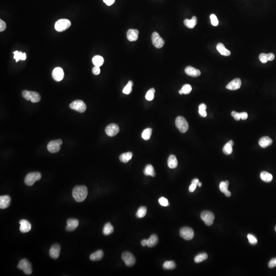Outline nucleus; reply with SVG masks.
Here are the masks:
<instances>
[{"label":"nucleus","mask_w":276,"mask_h":276,"mask_svg":"<svg viewBox=\"0 0 276 276\" xmlns=\"http://www.w3.org/2000/svg\"><path fill=\"white\" fill-rule=\"evenodd\" d=\"M88 191L85 186H77L75 187L72 191L73 197L77 202L84 201L87 197Z\"/></svg>","instance_id":"obj_1"},{"label":"nucleus","mask_w":276,"mask_h":276,"mask_svg":"<svg viewBox=\"0 0 276 276\" xmlns=\"http://www.w3.org/2000/svg\"><path fill=\"white\" fill-rule=\"evenodd\" d=\"M42 175L40 173L38 172L29 173L25 177V183L28 186H32L36 181L40 180Z\"/></svg>","instance_id":"obj_2"},{"label":"nucleus","mask_w":276,"mask_h":276,"mask_svg":"<svg viewBox=\"0 0 276 276\" xmlns=\"http://www.w3.org/2000/svg\"><path fill=\"white\" fill-rule=\"evenodd\" d=\"M22 95L26 100H30L32 103L39 102L40 100V95L37 92L25 90L22 92Z\"/></svg>","instance_id":"obj_3"},{"label":"nucleus","mask_w":276,"mask_h":276,"mask_svg":"<svg viewBox=\"0 0 276 276\" xmlns=\"http://www.w3.org/2000/svg\"><path fill=\"white\" fill-rule=\"evenodd\" d=\"M175 125L177 128L182 133L187 132L189 128V125L187 121L183 117L179 116L176 118Z\"/></svg>","instance_id":"obj_4"},{"label":"nucleus","mask_w":276,"mask_h":276,"mask_svg":"<svg viewBox=\"0 0 276 276\" xmlns=\"http://www.w3.org/2000/svg\"><path fill=\"white\" fill-rule=\"evenodd\" d=\"M70 107L72 110H74L79 112L80 113H83L86 111L87 109L86 104L82 100H75L72 102L70 104Z\"/></svg>","instance_id":"obj_5"},{"label":"nucleus","mask_w":276,"mask_h":276,"mask_svg":"<svg viewBox=\"0 0 276 276\" xmlns=\"http://www.w3.org/2000/svg\"><path fill=\"white\" fill-rule=\"evenodd\" d=\"M71 22L67 19H60L55 23V29L58 32H63L71 26Z\"/></svg>","instance_id":"obj_6"},{"label":"nucleus","mask_w":276,"mask_h":276,"mask_svg":"<svg viewBox=\"0 0 276 276\" xmlns=\"http://www.w3.org/2000/svg\"><path fill=\"white\" fill-rule=\"evenodd\" d=\"M18 268L23 271L26 274H30L32 273V269L30 263L26 259H24L19 261Z\"/></svg>","instance_id":"obj_7"},{"label":"nucleus","mask_w":276,"mask_h":276,"mask_svg":"<svg viewBox=\"0 0 276 276\" xmlns=\"http://www.w3.org/2000/svg\"><path fill=\"white\" fill-rule=\"evenodd\" d=\"M200 217L208 226H211L213 224L215 219L214 215L211 212L208 211L203 212L200 215Z\"/></svg>","instance_id":"obj_8"},{"label":"nucleus","mask_w":276,"mask_h":276,"mask_svg":"<svg viewBox=\"0 0 276 276\" xmlns=\"http://www.w3.org/2000/svg\"><path fill=\"white\" fill-rule=\"evenodd\" d=\"M179 235L181 237L186 240H190L193 239L194 236V231L191 228L189 227H183L181 228L179 231Z\"/></svg>","instance_id":"obj_9"},{"label":"nucleus","mask_w":276,"mask_h":276,"mask_svg":"<svg viewBox=\"0 0 276 276\" xmlns=\"http://www.w3.org/2000/svg\"><path fill=\"white\" fill-rule=\"evenodd\" d=\"M152 40L153 45L156 48H161L165 44L164 40L157 32H155L152 34Z\"/></svg>","instance_id":"obj_10"},{"label":"nucleus","mask_w":276,"mask_h":276,"mask_svg":"<svg viewBox=\"0 0 276 276\" xmlns=\"http://www.w3.org/2000/svg\"><path fill=\"white\" fill-rule=\"evenodd\" d=\"M122 259L125 264L128 267L134 266L136 263V259L132 254L129 252H124L122 255Z\"/></svg>","instance_id":"obj_11"},{"label":"nucleus","mask_w":276,"mask_h":276,"mask_svg":"<svg viewBox=\"0 0 276 276\" xmlns=\"http://www.w3.org/2000/svg\"><path fill=\"white\" fill-rule=\"evenodd\" d=\"M119 131V128L116 124H111L108 125L105 128V132L107 135L110 137L116 136Z\"/></svg>","instance_id":"obj_12"},{"label":"nucleus","mask_w":276,"mask_h":276,"mask_svg":"<svg viewBox=\"0 0 276 276\" xmlns=\"http://www.w3.org/2000/svg\"><path fill=\"white\" fill-rule=\"evenodd\" d=\"M52 77L56 81H60L64 77V72L60 67H57L53 70L52 73Z\"/></svg>","instance_id":"obj_13"},{"label":"nucleus","mask_w":276,"mask_h":276,"mask_svg":"<svg viewBox=\"0 0 276 276\" xmlns=\"http://www.w3.org/2000/svg\"><path fill=\"white\" fill-rule=\"evenodd\" d=\"M66 223H67V226L66 228V230L68 232L74 231L79 225L78 220L76 219H73V218L68 220Z\"/></svg>","instance_id":"obj_14"},{"label":"nucleus","mask_w":276,"mask_h":276,"mask_svg":"<svg viewBox=\"0 0 276 276\" xmlns=\"http://www.w3.org/2000/svg\"><path fill=\"white\" fill-rule=\"evenodd\" d=\"M60 245L57 244H55L52 245V247H51L50 250V257L54 259H57L58 258L60 255Z\"/></svg>","instance_id":"obj_15"},{"label":"nucleus","mask_w":276,"mask_h":276,"mask_svg":"<svg viewBox=\"0 0 276 276\" xmlns=\"http://www.w3.org/2000/svg\"><path fill=\"white\" fill-rule=\"evenodd\" d=\"M241 86V81L239 78H235L227 86L226 88L230 90H234L239 89Z\"/></svg>","instance_id":"obj_16"},{"label":"nucleus","mask_w":276,"mask_h":276,"mask_svg":"<svg viewBox=\"0 0 276 276\" xmlns=\"http://www.w3.org/2000/svg\"><path fill=\"white\" fill-rule=\"evenodd\" d=\"M19 224H20L19 230L23 233L28 232L31 229V224L27 220H21L19 221Z\"/></svg>","instance_id":"obj_17"},{"label":"nucleus","mask_w":276,"mask_h":276,"mask_svg":"<svg viewBox=\"0 0 276 276\" xmlns=\"http://www.w3.org/2000/svg\"><path fill=\"white\" fill-rule=\"evenodd\" d=\"M58 143H57L56 140L51 141L47 145V149L49 152L51 153H55L59 152L60 149V146Z\"/></svg>","instance_id":"obj_18"},{"label":"nucleus","mask_w":276,"mask_h":276,"mask_svg":"<svg viewBox=\"0 0 276 276\" xmlns=\"http://www.w3.org/2000/svg\"><path fill=\"white\" fill-rule=\"evenodd\" d=\"M139 31L137 29H129L127 32V38L130 42H135L138 39Z\"/></svg>","instance_id":"obj_19"},{"label":"nucleus","mask_w":276,"mask_h":276,"mask_svg":"<svg viewBox=\"0 0 276 276\" xmlns=\"http://www.w3.org/2000/svg\"><path fill=\"white\" fill-rule=\"evenodd\" d=\"M185 72L186 74L191 76V77H196L200 76V74H201L200 71L199 70L196 69V68L191 66L186 67V69L185 70Z\"/></svg>","instance_id":"obj_20"},{"label":"nucleus","mask_w":276,"mask_h":276,"mask_svg":"<svg viewBox=\"0 0 276 276\" xmlns=\"http://www.w3.org/2000/svg\"><path fill=\"white\" fill-rule=\"evenodd\" d=\"M11 203V199L8 196H1L0 197V208L6 209L9 206Z\"/></svg>","instance_id":"obj_21"},{"label":"nucleus","mask_w":276,"mask_h":276,"mask_svg":"<svg viewBox=\"0 0 276 276\" xmlns=\"http://www.w3.org/2000/svg\"><path fill=\"white\" fill-rule=\"evenodd\" d=\"M273 143V141L268 137H264L260 139L259 144L262 148H266L271 145Z\"/></svg>","instance_id":"obj_22"},{"label":"nucleus","mask_w":276,"mask_h":276,"mask_svg":"<svg viewBox=\"0 0 276 276\" xmlns=\"http://www.w3.org/2000/svg\"><path fill=\"white\" fill-rule=\"evenodd\" d=\"M185 25L188 28H193L197 24V18L194 16L192 17V19H185L184 21Z\"/></svg>","instance_id":"obj_23"},{"label":"nucleus","mask_w":276,"mask_h":276,"mask_svg":"<svg viewBox=\"0 0 276 276\" xmlns=\"http://www.w3.org/2000/svg\"><path fill=\"white\" fill-rule=\"evenodd\" d=\"M216 48L218 52H220L222 55L228 56L231 54V52L229 50L227 49L223 45V44L222 43H218L217 45Z\"/></svg>","instance_id":"obj_24"},{"label":"nucleus","mask_w":276,"mask_h":276,"mask_svg":"<svg viewBox=\"0 0 276 276\" xmlns=\"http://www.w3.org/2000/svg\"><path fill=\"white\" fill-rule=\"evenodd\" d=\"M178 162L175 155H170L168 159V166L171 169H174L178 166Z\"/></svg>","instance_id":"obj_25"},{"label":"nucleus","mask_w":276,"mask_h":276,"mask_svg":"<svg viewBox=\"0 0 276 276\" xmlns=\"http://www.w3.org/2000/svg\"><path fill=\"white\" fill-rule=\"evenodd\" d=\"M104 252L102 250H98L90 255V258L92 261H99L104 257Z\"/></svg>","instance_id":"obj_26"},{"label":"nucleus","mask_w":276,"mask_h":276,"mask_svg":"<svg viewBox=\"0 0 276 276\" xmlns=\"http://www.w3.org/2000/svg\"><path fill=\"white\" fill-rule=\"evenodd\" d=\"M158 237L155 235L153 234L150 236L148 239H147V245L149 247H155L158 243Z\"/></svg>","instance_id":"obj_27"},{"label":"nucleus","mask_w":276,"mask_h":276,"mask_svg":"<svg viewBox=\"0 0 276 276\" xmlns=\"http://www.w3.org/2000/svg\"><path fill=\"white\" fill-rule=\"evenodd\" d=\"M92 62L96 66H100L104 63V58L100 55H96L92 59Z\"/></svg>","instance_id":"obj_28"},{"label":"nucleus","mask_w":276,"mask_h":276,"mask_svg":"<svg viewBox=\"0 0 276 276\" xmlns=\"http://www.w3.org/2000/svg\"><path fill=\"white\" fill-rule=\"evenodd\" d=\"M260 178L265 182H271L273 179V175L267 171H263L260 174Z\"/></svg>","instance_id":"obj_29"},{"label":"nucleus","mask_w":276,"mask_h":276,"mask_svg":"<svg viewBox=\"0 0 276 276\" xmlns=\"http://www.w3.org/2000/svg\"><path fill=\"white\" fill-rule=\"evenodd\" d=\"M144 173L147 176H151L155 177V170L153 166L152 165H147L146 166L145 168L144 169Z\"/></svg>","instance_id":"obj_30"},{"label":"nucleus","mask_w":276,"mask_h":276,"mask_svg":"<svg viewBox=\"0 0 276 276\" xmlns=\"http://www.w3.org/2000/svg\"><path fill=\"white\" fill-rule=\"evenodd\" d=\"M132 153L131 152H128L126 153H122L120 156L119 158L120 161L123 163H128L129 160L132 158Z\"/></svg>","instance_id":"obj_31"},{"label":"nucleus","mask_w":276,"mask_h":276,"mask_svg":"<svg viewBox=\"0 0 276 276\" xmlns=\"http://www.w3.org/2000/svg\"><path fill=\"white\" fill-rule=\"evenodd\" d=\"M114 232L113 227L111 224V223H107L104 225V229H103V233L105 235H109Z\"/></svg>","instance_id":"obj_32"},{"label":"nucleus","mask_w":276,"mask_h":276,"mask_svg":"<svg viewBox=\"0 0 276 276\" xmlns=\"http://www.w3.org/2000/svg\"><path fill=\"white\" fill-rule=\"evenodd\" d=\"M14 54V59L15 60L16 62L19 61V60H25L27 57L26 54L25 53H22L21 52H19L18 51H16L13 52Z\"/></svg>","instance_id":"obj_33"},{"label":"nucleus","mask_w":276,"mask_h":276,"mask_svg":"<svg viewBox=\"0 0 276 276\" xmlns=\"http://www.w3.org/2000/svg\"><path fill=\"white\" fill-rule=\"evenodd\" d=\"M163 267L165 270H173L176 267V264L173 261H167L163 264Z\"/></svg>","instance_id":"obj_34"},{"label":"nucleus","mask_w":276,"mask_h":276,"mask_svg":"<svg viewBox=\"0 0 276 276\" xmlns=\"http://www.w3.org/2000/svg\"><path fill=\"white\" fill-rule=\"evenodd\" d=\"M208 258V255L206 253L199 254L194 258V261L196 263H200L205 261Z\"/></svg>","instance_id":"obj_35"},{"label":"nucleus","mask_w":276,"mask_h":276,"mask_svg":"<svg viewBox=\"0 0 276 276\" xmlns=\"http://www.w3.org/2000/svg\"><path fill=\"white\" fill-rule=\"evenodd\" d=\"M152 134V129L150 128H148L144 129L142 133V137L145 140H148L150 139Z\"/></svg>","instance_id":"obj_36"},{"label":"nucleus","mask_w":276,"mask_h":276,"mask_svg":"<svg viewBox=\"0 0 276 276\" xmlns=\"http://www.w3.org/2000/svg\"><path fill=\"white\" fill-rule=\"evenodd\" d=\"M192 90V87L189 84H186L182 86V88L181 89V90H179V93L182 94H188L191 92Z\"/></svg>","instance_id":"obj_37"},{"label":"nucleus","mask_w":276,"mask_h":276,"mask_svg":"<svg viewBox=\"0 0 276 276\" xmlns=\"http://www.w3.org/2000/svg\"><path fill=\"white\" fill-rule=\"evenodd\" d=\"M133 85H134V83H132V81H129L128 82L127 85L123 89V93L126 95L131 94V92L132 91V87Z\"/></svg>","instance_id":"obj_38"},{"label":"nucleus","mask_w":276,"mask_h":276,"mask_svg":"<svg viewBox=\"0 0 276 276\" xmlns=\"http://www.w3.org/2000/svg\"><path fill=\"white\" fill-rule=\"evenodd\" d=\"M146 213L147 208L145 207H141L136 213V216L139 218H143L145 216Z\"/></svg>","instance_id":"obj_39"},{"label":"nucleus","mask_w":276,"mask_h":276,"mask_svg":"<svg viewBox=\"0 0 276 276\" xmlns=\"http://www.w3.org/2000/svg\"><path fill=\"white\" fill-rule=\"evenodd\" d=\"M155 89L154 88H152L147 92L146 94L145 98L148 101H152L155 98Z\"/></svg>","instance_id":"obj_40"},{"label":"nucleus","mask_w":276,"mask_h":276,"mask_svg":"<svg viewBox=\"0 0 276 276\" xmlns=\"http://www.w3.org/2000/svg\"><path fill=\"white\" fill-rule=\"evenodd\" d=\"M232 146L230 145L229 143H227L223 147V152L224 154L229 155L232 153L233 152Z\"/></svg>","instance_id":"obj_41"},{"label":"nucleus","mask_w":276,"mask_h":276,"mask_svg":"<svg viewBox=\"0 0 276 276\" xmlns=\"http://www.w3.org/2000/svg\"><path fill=\"white\" fill-rule=\"evenodd\" d=\"M229 182L228 181L226 182H221L220 184V189L221 192L224 193L226 192L228 190V187H229Z\"/></svg>","instance_id":"obj_42"},{"label":"nucleus","mask_w":276,"mask_h":276,"mask_svg":"<svg viewBox=\"0 0 276 276\" xmlns=\"http://www.w3.org/2000/svg\"><path fill=\"white\" fill-rule=\"evenodd\" d=\"M247 238L249 239V242L251 244L255 245L257 244L258 241L256 238L255 236H253L252 234H249L247 235Z\"/></svg>","instance_id":"obj_43"},{"label":"nucleus","mask_w":276,"mask_h":276,"mask_svg":"<svg viewBox=\"0 0 276 276\" xmlns=\"http://www.w3.org/2000/svg\"><path fill=\"white\" fill-rule=\"evenodd\" d=\"M210 19L211 21V24L214 26H217L218 25V21L217 16L214 14H212L210 15Z\"/></svg>","instance_id":"obj_44"},{"label":"nucleus","mask_w":276,"mask_h":276,"mask_svg":"<svg viewBox=\"0 0 276 276\" xmlns=\"http://www.w3.org/2000/svg\"><path fill=\"white\" fill-rule=\"evenodd\" d=\"M158 203H160L161 205L164 206V207H166V206H169L168 199L165 197H162L158 199Z\"/></svg>","instance_id":"obj_45"},{"label":"nucleus","mask_w":276,"mask_h":276,"mask_svg":"<svg viewBox=\"0 0 276 276\" xmlns=\"http://www.w3.org/2000/svg\"><path fill=\"white\" fill-rule=\"evenodd\" d=\"M259 57L260 61L263 63H267V62L268 61L267 54H260Z\"/></svg>","instance_id":"obj_46"},{"label":"nucleus","mask_w":276,"mask_h":276,"mask_svg":"<svg viewBox=\"0 0 276 276\" xmlns=\"http://www.w3.org/2000/svg\"><path fill=\"white\" fill-rule=\"evenodd\" d=\"M276 267V258L271 259L268 263V267L270 268H273Z\"/></svg>","instance_id":"obj_47"},{"label":"nucleus","mask_w":276,"mask_h":276,"mask_svg":"<svg viewBox=\"0 0 276 276\" xmlns=\"http://www.w3.org/2000/svg\"><path fill=\"white\" fill-rule=\"evenodd\" d=\"M6 23L3 20L1 19L0 20V31L1 32L4 31L6 29Z\"/></svg>","instance_id":"obj_48"},{"label":"nucleus","mask_w":276,"mask_h":276,"mask_svg":"<svg viewBox=\"0 0 276 276\" xmlns=\"http://www.w3.org/2000/svg\"><path fill=\"white\" fill-rule=\"evenodd\" d=\"M92 72L93 73V74L95 75H98L100 73V67L94 66L92 70Z\"/></svg>","instance_id":"obj_49"},{"label":"nucleus","mask_w":276,"mask_h":276,"mask_svg":"<svg viewBox=\"0 0 276 276\" xmlns=\"http://www.w3.org/2000/svg\"><path fill=\"white\" fill-rule=\"evenodd\" d=\"M197 185L194 183H191V184L190 186L189 187V191L190 192H193L196 190V187H197Z\"/></svg>","instance_id":"obj_50"},{"label":"nucleus","mask_w":276,"mask_h":276,"mask_svg":"<svg viewBox=\"0 0 276 276\" xmlns=\"http://www.w3.org/2000/svg\"><path fill=\"white\" fill-rule=\"evenodd\" d=\"M103 1L106 5L110 6L114 4L115 0H103Z\"/></svg>","instance_id":"obj_51"},{"label":"nucleus","mask_w":276,"mask_h":276,"mask_svg":"<svg viewBox=\"0 0 276 276\" xmlns=\"http://www.w3.org/2000/svg\"><path fill=\"white\" fill-rule=\"evenodd\" d=\"M240 115L241 119L243 120L247 119L248 117V115H247V113H246V112L240 113Z\"/></svg>","instance_id":"obj_52"},{"label":"nucleus","mask_w":276,"mask_h":276,"mask_svg":"<svg viewBox=\"0 0 276 276\" xmlns=\"http://www.w3.org/2000/svg\"><path fill=\"white\" fill-rule=\"evenodd\" d=\"M199 115L203 117H206L207 116V113L206 110H199Z\"/></svg>","instance_id":"obj_53"},{"label":"nucleus","mask_w":276,"mask_h":276,"mask_svg":"<svg viewBox=\"0 0 276 276\" xmlns=\"http://www.w3.org/2000/svg\"><path fill=\"white\" fill-rule=\"evenodd\" d=\"M267 57H268V61H272L274 60L275 56L273 53H268L267 54Z\"/></svg>","instance_id":"obj_54"},{"label":"nucleus","mask_w":276,"mask_h":276,"mask_svg":"<svg viewBox=\"0 0 276 276\" xmlns=\"http://www.w3.org/2000/svg\"><path fill=\"white\" fill-rule=\"evenodd\" d=\"M233 117H234L235 120H237V121H239V120L241 119L240 113H237V112H236L235 115H234Z\"/></svg>","instance_id":"obj_55"},{"label":"nucleus","mask_w":276,"mask_h":276,"mask_svg":"<svg viewBox=\"0 0 276 276\" xmlns=\"http://www.w3.org/2000/svg\"><path fill=\"white\" fill-rule=\"evenodd\" d=\"M199 110H206L207 106L205 104H200V105H199Z\"/></svg>","instance_id":"obj_56"},{"label":"nucleus","mask_w":276,"mask_h":276,"mask_svg":"<svg viewBox=\"0 0 276 276\" xmlns=\"http://www.w3.org/2000/svg\"><path fill=\"white\" fill-rule=\"evenodd\" d=\"M141 244H142V246H143V247L146 246V245H147V239H143V240H142L141 241Z\"/></svg>","instance_id":"obj_57"},{"label":"nucleus","mask_w":276,"mask_h":276,"mask_svg":"<svg viewBox=\"0 0 276 276\" xmlns=\"http://www.w3.org/2000/svg\"><path fill=\"white\" fill-rule=\"evenodd\" d=\"M199 179H194L192 181V183H194V184H196L197 185H198V184H199Z\"/></svg>","instance_id":"obj_58"},{"label":"nucleus","mask_w":276,"mask_h":276,"mask_svg":"<svg viewBox=\"0 0 276 276\" xmlns=\"http://www.w3.org/2000/svg\"><path fill=\"white\" fill-rule=\"evenodd\" d=\"M224 194L227 197H230L231 196V193L229 190L227 191L226 192H225Z\"/></svg>","instance_id":"obj_59"},{"label":"nucleus","mask_w":276,"mask_h":276,"mask_svg":"<svg viewBox=\"0 0 276 276\" xmlns=\"http://www.w3.org/2000/svg\"><path fill=\"white\" fill-rule=\"evenodd\" d=\"M56 141L57 143H58V144H60V145H61V144H63V141L61 140V139L56 140Z\"/></svg>","instance_id":"obj_60"},{"label":"nucleus","mask_w":276,"mask_h":276,"mask_svg":"<svg viewBox=\"0 0 276 276\" xmlns=\"http://www.w3.org/2000/svg\"><path fill=\"white\" fill-rule=\"evenodd\" d=\"M228 143H229L230 145H231L232 146H233L234 145V142H233V141H229L228 142Z\"/></svg>","instance_id":"obj_61"},{"label":"nucleus","mask_w":276,"mask_h":276,"mask_svg":"<svg viewBox=\"0 0 276 276\" xmlns=\"http://www.w3.org/2000/svg\"><path fill=\"white\" fill-rule=\"evenodd\" d=\"M202 183L200 182H199V184H198V185H197V186H199V187H201V186H202Z\"/></svg>","instance_id":"obj_62"},{"label":"nucleus","mask_w":276,"mask_h":276,"mask_svg":"<svg viewBox=\"0 0 276 276\" xmlns=\"http://www.w3.org/2000/svg\"><path fill=\"white\" fill-rule=\"evenodd\" d=\"M274 230H275V231L276 232V226L275 227V228H274Z\"/></svg>","instance_id":"obj_63"}]
</instances>
